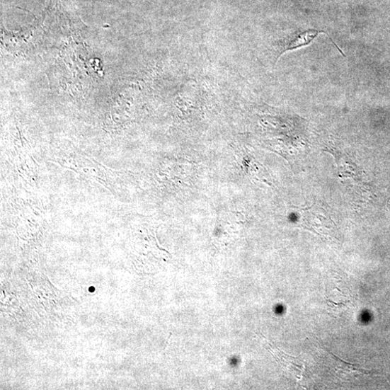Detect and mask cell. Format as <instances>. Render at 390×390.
<instances>
[{
	"mask_svg": "<svg viewBox=\"0 0 390 390\" xmlns=\"http://www.w3.org/2000/svg\"><path fill=\"white\" fill-rule=\"evenodd\" d=\"M299 211L301 216L299 222L302 227L328 238L334 236V223L324 208L314 205L309 208H301Z\"/></svg>",
	"mask_w": 390,
	"mask_h": 390,
	"instance_id": "6da1fadb",
	"label": "cell"
},
{
	"mask_svg": "<svg viewBox=\"0 0 390 390\" xmlns=\"http://www.w3.org/2000/svg\"><path fill=\"white\" fill-rule=\"evenodd\" d=\"M325 33L328 37H329L331 41L335 46L337 50L345 57V55L343 53L341 50L337 46L335 42L330 37L329 34L323 30H309L299 33L297 37L291 40L285 47L283 48V50L280 52L279 57H280L283 53L286 52L297 50L305 46L309 45L319 34Z\"/></svg>",
	"mask_w": 390,
	"mask_h": 390,
	"instance_id": "7a4b0ae2",
	"label": "cell"
},
{
	"mask_svg": "<svg viewBox=\"0 0 390 390\" xmlns=\"http://www.w3.org/2000/svg\"><path fill=\"white\" fill-rule=\"evenodd\" d=\"M335 362V369L338 375L343 377H353L359 375L370 374L372 372L368 369H362L358 365H353L345 362L339 359L330 352Z\"/></svg>",
	"mask_w": 390,
	"mask_h": 390,
	"instance_id": "3957f363",
	"label": "cell"
}]
</instances>
